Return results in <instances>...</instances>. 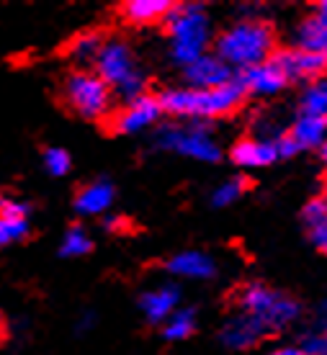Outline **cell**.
<instances>
[{"label": "cell", "mask_w": 327, "mask_h": 355, "mask_svg": "<svg viewBox=\"0 0 327 355\" xmlns=\"http://www.w3.org/2000/svg\"><path fill=\"white\" fill-rule=\"evenodd\" d=\"M114 204V186L108 180H96L88 183L85 188H80L78 198H75V209L85 216H98L111 209Z\"/></svg>", "instance_id": "ac0fdd59"}, {"label": "cell", "mask_w": 327, "mask_h": 355, "mask_svg": "<svg viewBox=\"0 0 327 355\" xmlns=\"http://www.w3.org/2000/svg\"><path fill=\"white\" fill-rule=\"evenodd\" d=\"M196 329V311L194 309H176L165 320V327H162V335L168 340H186L194 335Z\"/></svg>", "instance_id": "cb8c5ba5"}, {"label": "cell", "mask_w": 327, "mask_h": 355, "mask_svg": "<svg viewBox=\"0 0 327 355\" xmlns=\"http://www.w3.org/2000/svg\"><path fill=\"white\" fill-rule=\"evenodd\" d=\"M325 204H327V188H325Z\"/></svg>", "instance_id": "836d02e7"}, {"label": "cell", "mask_w": 327, "mask_h": 355, "mask_svg": "<svg viewBox=\"0 0 327 355\" xmlns=\"http://www.w3.org/2000/svg\"><path fill=\"white\" fill-rule=\"evenodd\" d=\"M96 70L98 78L106 83L111 90H116L126 103L147 96V78L140 72V67L134 62L132 49L121 39L103 42V46H101V52L96 57Z\"/></svg>", "instance_id": "277c9868"}, {"label": "cell", "mask_w": 327, "mask_h": 355, "mask_svg": "<svg viewBox=\"0 0 327 355\" xmlns=\"http://www.w3.org/2000/svg\"><path fill=\"white\" fill-rule=\"evenodd\" d=\"M271 355H304V350L301 347H278Z\"/></svg>", "instance_id": "f546056e"}, {"label": "cell", "mask_w": 327, "mask_h": 355, "mask_svg": "<svg viewBox=\"0 0 327 355\" xmlns=\"http://www.w3.org/2000/svg\"><path fill=\"white\" fill-rule=\"evenodd\" d=\"M0 327H3V320H0Z\"/></svg>", "instance_id": "e575fe53"}, {"label": "cell", "mask_w": 327, "mask_h": 355, "mask_svg": "<svg viewBox=\"0 0 327 355\" xmlns=\"http://www.w3.org/2000/svg\"><path fill=\"white\" fill-rule=\"evenodd\" d=\"M162 114V106H160L158 98L144 96L137 98L132 103H126L119 114L114 116V132L119 134H137L144 132L147 126H152Z\"/></svg>", "instance_id": "9c48e42d"}, {"label": "cell", "mask_w": 327, "mask_h": 355, "mask_svg": "<svg viewBox=\"0 0 327 355\" xmlns=\"http://www.w3.org/2000/svg\"><path fill=\"white\" fill-rule=\"evenodd\" d=\"M278 160L276 139H240L232 147V162L240 168H265Z\"/></svg>", "instance_id": "5bb4252c"}, {"label": "cell", "mask_w": 327, "mask_h": 355, "mask_svg": "<svg viewBox=\"0 0 327 355\" xmlns=\"http://www.w3.org/2000/svg\"><path fill=\"white\" fill-rule=\"evenodd\" d=\"M296 150H315L322 147L327 139V119L325 116H299L286 132Z\"/></svg>", "instance_id": "9a60e30c"}, {"label": "cell", "mask_w": 327, "mask_h": 355, "mask_svg": "<svg viewBox=\"0 0 327 355\" xmlns=\"http://www.w3.org/2000/svg\"><path fill=\"white\" fill-rule=\"evenodd\" d=\"M173 10V3L168 0H129L121 6V16L132 24H155L160 18H168V13Z\"/></svg>", "instance_id": "44dd1931"}, {"label": "cell", "mask_w": 327, "mask_h": 355, "mask_svg": "<svg viewBox=\"0 0 327 355\" xmlns=\"http://www.w3.org/2000/svg\"><path fill=\"white\" fill-rule=\"evenodd\" d=\"M235 72H232L230 64H224L217 57V54H203L196 62H191L186 67V80L188 88H199V90H209V88H221L232 83Z\"/></svg>", "instance_id": "30bf717a"}, {"label": "cell", "mask_w": 327, "mask_h": 355, "mask_svg": "<svg viewBox=\"0 0 327 355\" xmlns=\"http://www.w3.org/2000/svg\"><path fill=\"white\" fill-rule=\"evenodd\" d=\"M274 62L281 67L289 83H294V80H310L312 83V80L325 78V72H327L325 57L310 54V52H304V49H296V46L276 52Z\"/></svg>", "instance_id": "ba28073f"}, {"label": "cell", "mask_w": 327, "mask_h": 355, "mask_svg": "<svg viewBox=\"0 0 327 355\" xmlns=\"http://www.w3.org/2000/svg\"><path fill=\"white\" fill-rule=\"evenodd\" d=\"M65 103L83 119L98 121L111 111V88L98 78V72L78 70L65 80Z\"/></svg>", "instance_id": "8992f818"}, {"label": "cell", "mask_w": 327, "mask_h": 355, "mask_svg": "<svg viewBox=\"0 0 327 355\" xmlns=\"http://www.w3.org/2000/svg\"><path fill=\"white\" fill-rule=\"evenodd\" d=\"M44 168L47 173H52V175H65L67 170H70V155L62 150V147H49L44 152Z\"/></svg>", "instance_id": "83f0119b"}, {"label": "cell", "mask_w": 327, "mask_h": 355, "mask_svg": "<svg viewBox=\"0 0 327 355\" xmlns=\"http://www.w3.org/2000/svg\"><path fill=\"white\" fill-rule=\"evenodd\" d=\"M93 242H90V234L83 227H70L65 232L62 245H60V252L65 258H80V255H88Z\"/></svg>", "instance_id": "d4e9b609"}, {"label": "cell", "mask_w": 327, "mask_h": 355, "mask_svg": "<svg viewBox=\"0 0 327 355\" xmlns=\"http://www.w3.org/2000/svg\"><path fill=\"white\" fill-rule=\"evenodd\" d=\"M301 219H304V227H307V234H310L312 245L327 255V204L325 198H315L304 206L301 211Z\"/></svg>", "instance_id": "ffe728a7"}, {"label": "cell", "mask_w": 327, "mask_h": 355, "mask_svg": "<svg viewBox=\"0 0 327 355\" xmlns=\"http://www.w3.org/2000/svg\"><path fill=\"white\" fill-rule=\"evenodd\" d=\"M240 309L260 322L268 329V335L289 327L299 317V304L292 296L263 284H250L240 291Z\"/></svg>", "instance_id": "5b68a950"}, {"label": "cell", "mask_w": 327, "mask_h": 355, "mask_svg": "<svg viewBox=\"0 0 327 355\" xmlns=\"http://www.w3.org/2000/svg\"><path fill=\"white\" fill-rule=\"evenodd\" d=\"M237 83L242 85L245 93H253V96H274V93H278V90H283L289 85L283 70L274 62V57L263 64H255V67H250V70H242Z\"/></svg>", "instance_id": "8fae6325"}, {"label": "cell", "mask_w": 327, "mask_h": 355, "mask_svg": "<svg viewBox=\"0 0 327 355\" xmlns=\"http://www.w3.org/2000/svg\"><path fill=\"white\" fill-rule=\"evenodd\" d=\"M165 21H168L170 54L176 62L188 67L206 54V46L212 42V26L201 6H194V3L173 6Z\"/></svg>", "instance_id": "3957f363"}, {"label": "cell", "mask_w": 327, "mask_h": 355, "mask_svg": "<svg viewBox=\"0 0 327 355\" xmlns=\"http://www.w3.org/2000/svg\"><path fill=\"white\" fill-rule=\"evenodd\" d=\"M301 350L304 355H327V324L319 322L312 332H307L301 340Z\"/></svg>", "instance_id": "4316f807"}, {"label": "cell", "mask_w": 327, "mask_h": 355, "mask_svg": "<svg viewBox=\"0 0 327 355\" xmlns=\"http://www.w3.org/2000/svg\"><path fill=\"white\" fill-rule=\"evenodd\" d=\"M315 16H317L319 21H322V24L327 26V0H322V3H319V6H317V13H315Z\"/></svg>", "instance_id": "4dcf8cb0"}, {"label": "cell", "mask_w": 327, "mask_h": 355, "mask_svg": "<svg viewBox=\"0 0 327 355\" xmlns=\"http://www.w3.org/2000/svg\"><path fill=\"white\" fill-rule=\"evenodd\" d=\"M245 191H248V178H230V180H224V183L212 193V204L230 206V204H235L237 198H242Z\"/></svg>", "instance_id": "484cf974"}, {"label": "cell", "mask_w": 327, "mask_h": 355, "mask_svg": "<svg viewBox=\"0 0 327 355\" xmlns=\"http://www.w3.org/2000/svg\"><path fill=\"white\" fill-rule=\"evenodd\" d=\"M276 34L265 21L245 18L217 39V57L230 67L250 70L274 57Z\"/></svg>", "instance_id": "6da1fadb"}, {"label": "cell", "mask_w": 327, "mask_h": 355, "mask_svg": "<svg viewBox=\"0 0 327 355\" xmlns=\"http://www.w3.org/2000/svg\"><path fill=\"white\" fill-rule=\"evenodd\" d=\"M319 157H322V162L327 165V139H325V144L319 147Z\"/></svg>", "instance_id": "d6a6232c"}, {"label": "cell", "mask_w": 327, "mask_h": 355, "mask_svg": "<svg viewBox=\"0 0 327 355\" xmlns=\"http://www.w3.org/2000/svg\"><path fill=\"white\" fill-rule=\"evenodd\" d=\"M268 335V329L260 324L258 320H253L250 314L240 311L235 317L224 322L221 327V340L227 347H235V350H248V347L258 345L260 340Z\"/></svg>", "instance_id": "7c38bea8"}, {"label": "cell", "mask_w": 327, "mask_h": 355, "mask_svg": "<svg viewBox=\"0 0 327 355\" xmlns=\"http://www.w3.org/2000/svg\"><path fill=\"white\" fill-rule=\"evenodd\" d=\"M294 46L296 49H304L310 54H317V57H325L327 60V26L319 21L315 13L310 18H304L299 26H296V34H294Z\"/></svg>", "instance_id": "d6986e66"}, {"label": "cell", "mask_w": 327, "mask_h": 355, "mask_svg": "<svg viewBox=\"0 0 327 355\" xmlns=\"http://www.w3.org/2000/svg\"><path fill=\"white\" fill-rule=\"evenodd\" d=\"M317 314H319V322H322V324H327V299L322 304H319Z\"/></svg>", "instance_id": "1f68e13d"}, {"label": "cell", "mask_w": 327, "mask_h": 355, "mask_svg": "<svg viewBox=\"0 0 327 355\" xmlns=\"http://www.w3.org/2000/svg\"><path fill=\"white\" fill-rule=\"evenodd\" d=\"M28 234V206L13 198H0V248L21 242Z\"/></svg>", "instance_id": "4fadbf2b"}, {"label": "cell", "mask_w": 327, "mask_h": 355, "mask_svg": "<svg viewBox=\"0 0 327 355\" xmlns=\"http://www.w3.org/2000/svg\"><path fill=\"white\" fill-rule=\"evenodd\" d=\"M248 96L237 80L227 83L221 88H173L165 90L158 98L162 111L173 116H188V119H221V116L235 114Z\"/></svg>", "instance_id": "7a4b0ae2"}, {"label": "cell", "mask_w": 327, "mask_h": 355, "mask_svg": "<svg viewBox=\"0 0 327 355\" xmlns=\"http://www.w3.org/2000/svg\"><path fill=\"white\" fill-rule=\"evenodd\" d=\"M103 227H106L108 232H121V230H126V222L121 216H108V219H103Z\"/></svg>", "instance_id": "f1b7e54d"}, {"label": "cell", "mask_w": 327, "mask_h": 355, "mask_svg": "<svg viewBox=\"0 0 327 355\" xmlns=\"http://www.w3.org/2000/svg\"><path fill=\"white\" fill-rule=\"evenodd\" d=\"M301 116H325L327 119V78L312 80L299 101Z\"/></svg>", "instance_id": "7402d4cb"}, {"label": "cell", "mask_w": 327, "mask_h": 355, "mask_svg": "<svg viewBox=\"0 0 327 355\" xmlns=\"http://www.w3.org/2000/svg\"><path fill=\"white\" fill-rule=\"evenodd\" d=\"M101 46H103V39H101V34H96V31H83V34H78L70 42V46H67V54H70L75 62L88 64V62H96Z\"/></svg>", "instance_id": "603a6c76"}, {"label": "cell", "mask_w": 327, "mask_h": 355, "mask_svg": "<svg viewBox=\"0 0 327 355\" xmlns=\"http://www.w3.org/2000/svg\"><path fill=\"white\" fill-rule=\"evenodd\" d=\"M168 270L178 278H194V281H203V278H212L217 273L214 260L206 252L199 250H188V252H178L176 258L168 260Z\"/></svg>", "instance_id": "2e32d148"}, {"label": "cell", "mask_w": 327, "mask_h": 355, "mask_svg": "<svg viewBox=\"0 0 327 355\" xmlns=\"http://www.w3.org/2000/svg\"><path fill=\"white\" fill-rule=\"evenodd\" d=\"M178 302H181V291L176 286H160L142 296L140 306L150 322H165L178 309Z\"/></svg>", "instance_id": "e0dca14e"}, {"label": "cell", "mask_w": 327, "mask_h": 355, "mask_svg": "<svg viewBox=\"0 0 327 355\" xmlns=\"http://www.w3.org/2000/svg\"><path fill=\"white\" fill-rule=\"evenodd\" d=\"M155 142L165 150H173L178 155H186L194 160L203 162H217L221 157L219 144L214 142L209 129L201 124H188V126H162L155 134Z\"/></svg>", "instance_id": "52a82bcc"}]
</instances>
